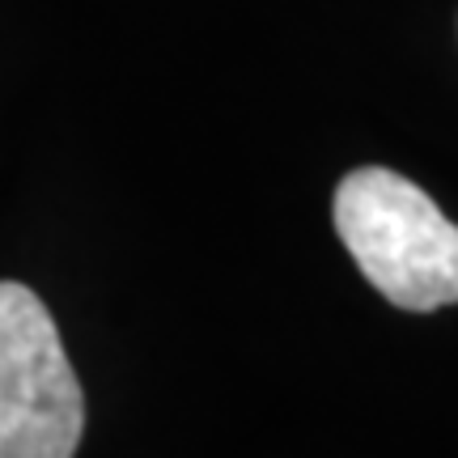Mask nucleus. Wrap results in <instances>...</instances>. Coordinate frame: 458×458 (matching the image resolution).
<instances>
[{
	"label": "nucleus",
	"instance_id": "obj_1",
	"mask_svg": "<svg viewBox=\"0 0 458 458\" xmlns=\"http://www.w3.org/2000/svg\"><path fill=\"white\" fill-rule=\"evenodd\" d=\"M335 233L391 306L428 314L458 301V225L403 174L352 170L335 187Z\"/></svg>",
	"mask_w": 458,
	"mask_h": 458
},
{
	"label": "nucleus",
	"instance_id": "obj_2",
	"mask_svg": "<svg viewBox=\"0 0 458 458\" xmlns=\"http://www.w3.org/2000/svg\"><path fill=\"white\" fill-rule=\"evenodd\" d=\"M85 399L55 318L17 280H0V458H72Z\"/></svg>",
	"mask_w": 458,
	"mask_h": 458
}]
</instances>
